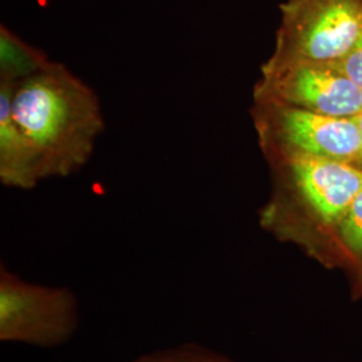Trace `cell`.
<instances>
[{"mask_svg": "<svg viewBox=\"0 0 362 362\" xmlns=\"http://www.w3.org/2000/svg\"><path fill=\"white\" fill-rule=\"evenodd\" d=\"M11 109L40 181L67 177L85 167L105 129L95 91L54 61L15 83Z\"/></svg>", "mask_w": 362, "mask_h": 362, "instance_id": "1", "label": "cell"}, {"mask_svg": "<svg viewBox=\"0 0 362 362\" xmlns=\"http://www.w3.org/2000/svg\"><path fill=\"white\" fill-rule=\"evenodd\" d=\"M79 322V302L69 287L30 282L1 264V342L57 348L74 337Z\"/></svg>", "mask_w": 362, "mask_h": 362, "instance_id": "2", "label": "cell"}, {"mask_svg": "<svg viewBox=\"0 0 362 362\" xmlns=\"http://www.w3.org/2000/svg\"><path fill=\"white\" fill-rule=\"evenodd\" d=\"M276 34L274 62L342 59L362 28V0H287Z\"/></svg>", "mask_w": 362, "mask_h": 362, "instance_id": "3", "label": "cell"}, {"mask_svg": "<svg viewBox=\"0 0 362 362\" xmlns=\"http://www.w3.org/2000/svg\"><path fill=\"white\" fill-rule=\"evenodd\" d=\"M263 148L275 156L302 153L362 168V140L354 117L326 116L286 105L255 101Z\"/></svg>", "mask_w": 362, "mask_h": 362, "instance_id": "4", "label": "cell"}, {"mask_svg": "<svg viewBox=\"0 0 362 362\" xmlns=\"http://www.w3.org/2000/svg\"><path fill=\"white\" fill-rule=\"evenodd\" d=\"M267 101L326 116L356 117L362 110V89L334 64L267 61L254 93Z\"/></svg>", "mask_w": 362, "mask_h": 362, "instance_id": "5", "label": "cell"}, {"mask_svg": "<svg viewBox=\"0 0 362 362\" xmlns=\"http://www.w3.org/2000/svg\"><path fill=\"white\" fill-rule=\"evenodd\" d=\"M13 86L15 82L0 79V181L8 188L31 189L40 180L30 146L13 119Z\"/></svg>", "mask_w": 362, "mask_h": 362, "instance_id": "6", "label": "cell"}, {"mask_svg": "<svg viewBox=\"0 0 362 362\" xmlns=\"http://www.w3.org/2000/svg\"><path fill=\"white\" fill-rule=\"evenodd\" d=\"M43 52L16 37L7 27L0 28V79L19 82L47 65Z\"/></svg>", "mask_w": 362, "mask_h": 362, "instance_id": "7", "label": "cell"}, {"mask_svg": "<svg viewBox=\"0 0 362 362\" xmlns=\"http://www.w3.org/2000/svg\"><path fill=\"white\" fill-rule=\"evenodd\" d=\"M334 231L346 255L362 264V191L351 202L348 211L334 227Z\"/></svg>", "mask_w": 362, "mask_h": 362, "instance_id": "8", "label": "cell"}, {"mask_svg": "<svg viewBox=\"0 0 362 362\" xmlns=\"http://www.w3.org/2000/svg\"><path fill=\"white\" fill-rule=\"evenodd\" d=\"M130 362H231L207 346L187 342L141 354Z\"/></svg>", "mask_w": 362, "mask_h": 362, "instance_id": "9", "label": "cell"}, {"mask_svg": "<svg viewBox=\"0 0 362 362\" xmlns=\"http://www.w3.org/2000/svg\"><path fill=\"white\" fill-rule=\"evenodd\" d=\"M334 65L362 89V28L360 35L348 54Z\"/></svg>", "mask_w": 362, "mask_h": 362, "instance_id": "10", "label": "cell"}, {"mask_svg": "<svg viewBox=\"0 0 362 362\" xmlns=\"http://www.w3.org/2000/svg\"><path fill=\"white\" fill-rule=\"evenodd\" d=\"M354 119H356V124H357V127H358V130H360V134H361V140H362V110L357 115V116L354 117Z\"/></svg>", "mask_w": 362, "mask_h": 362, "instance_id": "11", "label": "cell"}]
</instances>
